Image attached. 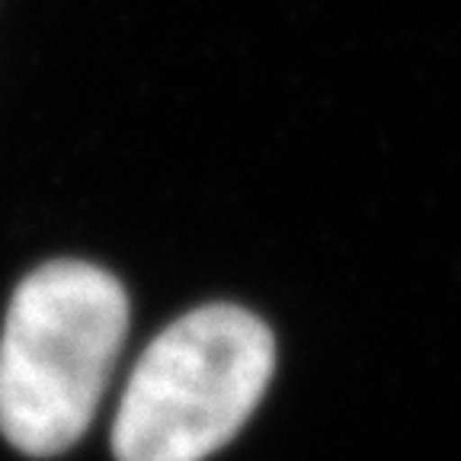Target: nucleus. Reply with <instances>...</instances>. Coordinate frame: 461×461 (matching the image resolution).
Segmentation results:
<instances>
[{
	"mask_svg": "<svg viewBox=\"0 0 461 461\" xmlns=\"http://www.w3.org/2000/svg\"><path fill=\"white\" fill-rule=\"evenodd\" d=\"M129 330L106 269L55 259L10 298L0 337V432L32 458L61 455L94 423Z\"/></svg>",
	"mask_w": 461,
	"mask_h": 461,
	"instance_id": "f257e3e1",
	"label": "nucleus"
},
{
	"mask_svg": "<svg viewBox=\"0 0 461 461\" xmlns=\"http://www.w3.org/2000/svg\"><path fill=\"white\" fill-rule=\"evenodd\" d=\"M273 368V333L257 314L189 311L138 359L113 423L115 458L205 461L250 420Z\"/></svg>",
	"mask_w": 461,
	"mask_h": 461,
	"instance_id": "f03ea898",
	"label": "nucleus"
}]
</instances>
